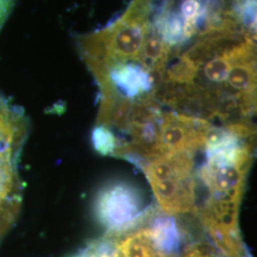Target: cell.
<instances>
[{
	"instance_id": "1",
	"label": "cell",
	"mask_w": 257,
	"mask_h": 257,
	"mask_svg": "<svg viewBox=\"0 0 257 257\" xmlns=\"http://www.w3.org/2000/svg\"><path fill=\"white\" fill-rule=\"evenodd\" d=\"M27 134L25 114L0 92V239L14 224L20 210L19 158Z\"/></svg>"
},
{
	"instance_id": "2",
	"label": "cell",
	"mask_w": 257,
	"mask_h": 257,
	"mask_svg": "<svg viewBox=\"0 0 257 257\" xmlns=\"http://www.w3.org/2000/svg\"><path fill=\"white\" fill-rule=\"evenodd\" d=\"M192 149L157 156L141 166L157 204L167 214L193 211Z\"/></svg>"
},
{
	"instance_id": "3",
	"label": "cell",
	"mask_w": 257,
	"mask_h": 257,
	"mask_svg": "<svg viewBox=\"0 0 257 257\" xmlns=\"http://www.w3.org/2000/svg\"><path fill=\"white\" fill-rule=\"evenodd\" d=\"M143 195L132 184L115 182L106 186L96 201L99 221L112 234L133 230L147 218Z\"/></svg>"
},
{
	"instance_id": "4",
	"label": "cell",
	"mask_w": 257,
	"mask_h": 257,
	"mask_svg": "<svg viewBox=\"0 0 257 257\" xmlns=\"http://www.w3.org/2000/svg\"><path fill=\"white\" fill-rule=\"evenodd\" d=\"M149 242L160 254L175 256L183 239V230L170 214L156 215L149 221L146 228L141 229Z\"/></svg>"
},
{
	"instance_id": "5",
	"label": "cell",
	"mask_w": 257,
	"mask_h": 257,
	"mask_svg": "<svg viewBox=\"0 0 257 257\" xmlns=\"http://www.w3.org/2000/svg\"><path fill=\"white\" fill-rule=\"evenodd\" d=\"M230 11L240 27L249 36H256V0H231Z\"/></svg>"
},
{
	"instance_id": "6",
	"label": "cell",
	"mask_w": 257,
	"mask_h": 257,
	"mask_svg": "<svg viewBox=\"0 0 257 257\" xmlns=\"http://www.w3.org/2000/svg\"><path fill=\"white\" fill-rule=\"evenodd\" d=\"M94 149L102 156H114L117 150V141L112 132L101 125H96L92 134Z\"/></svg>"
},
{
	"instance_id": "7",
	"label": "cell",
	"mask_w": 257,
	"mask_h": 257,
	"mask_svg": "<svg viewBox=\"0 0 257 257\" xmlns=\"http://www.w3.org/2000/svg\"><path fill=\"white\" fill-rule=\"evenodd\" d=\"M18 0H0V32L9 19Z\"/></svg>"
}]
</instances>
